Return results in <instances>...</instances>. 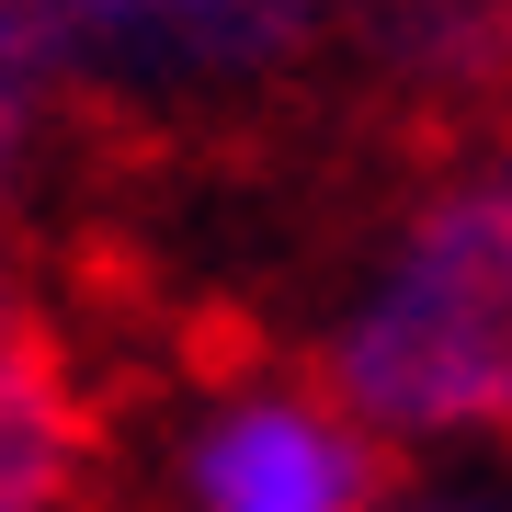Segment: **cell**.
Listing matches in <instances>:
<instances>
[{
  "label": "cell",
  "instance_id": "cell-1",
  "mask_svg": "<svg viewBox=\"0 0 512 512\" xmlns=\"http://www.w3.org/2000/svg\"><path fill=\"white\" fill-rule=\"evenodd\" d=\"M308 376L387 456H512V148H456L399 194Z\"/></svg>",
  "mask_w": 512,
  "mask_h": 512
},
{
  "label": "cell",
  "instance_id": "cell-2",
  "mask_svg": "<svg viewBox=\"0 0 512 512\" xmlns=\"http://www.w3.org/2000/svg\"><path fill=\"white\" fill-rule=\"evenodd\" d=\"M387 490H399V456L319 376H285V365L217 376L160 456L171 512H376Z\"/></svg>",
  "mask_w": 512,
  "mask_h": 512
},
{
  "label": "cell",
  "instance_id": "cell-3",
  "mask_svg": "<svg viewBox=\"0 0 512 512\" xmlns=\"http://www.w3.org/2000/svg\"><path fill=\"white\" fill-rule=\"evenodd\" d=\"M103 467V399L35 296H0V512H80Z\"/></svg>",
  "mask_w": 512,
  "mask_h": 512
},
{
  "label": "cell",
  "instance_id": "cell-4",
  "mask_svg": "<svg viewBox=\"0 0 512 512\" xmlns=\"http://www.w3.org/2000/svg\"><path fill=\"white\" fill-rule=\"evenodd\" d=\"M365 0H171L126 103H251L274 80H308L353 57Z\"/></svg>",
  "mask_w": 512,
  "mask_h": 512
},
{
  "label": "cell",
  "instance_id": "cell-5",
  "mask_svg": "<svg viewBox=\"0 0 512 512\" xmlns=\"http://www.w3.org/2000/svg\"><path fill=\"white\" fill-rule=\"evenodd\" d=\"M342 69L421 114H467L512 92V0H365V35Z\"/></svg>",
  "mask_w": 512,
  "mask_h": 512
},
{
  "label": "cell",
  "instance_id": "cell-6",
  "mask_svg": "<svg viewBox=\"0 0 512 512\" xmlns=\"http://www.w3.org/2000/svg\"><path fill=\"white\" fill-rule=\"evenodd\" d=\"M69 114H80V57H69L57 0H0V296H12V251H23V217L46 194Z\"/></svg>",
  "mask_w": 512,
  "mask_h": 512
},
{
  "label": "cell",
  "instance_id": "cell-7",
  "mask_svg": "<svg viewBox=\"0 0 512 512\" xmlns=\"http://www.w3.org/2000/svg\"><path fill=\"white\" fill-rule=\"evenodd\" d=\"M57 23H69V57H80V103H126L171 0H57Z\"/></svg>",
  "mask_w": 512,
  "mask_h": 512
},
{
  "label": "cell",
  "instance_id": "cell-8",
  "mask_svg": "<svg viewBox=\"0 0 512 512\" xmlns=\"http://www.w3.org/2000/svg\"><path fill=\"white\" fill-rule=\"evenodd\" d=\"M376 512H512V478H433V490H387Z\"/></svg>",
  "mask_w": 512,
  "mask_h": 512
}]
</instances>
